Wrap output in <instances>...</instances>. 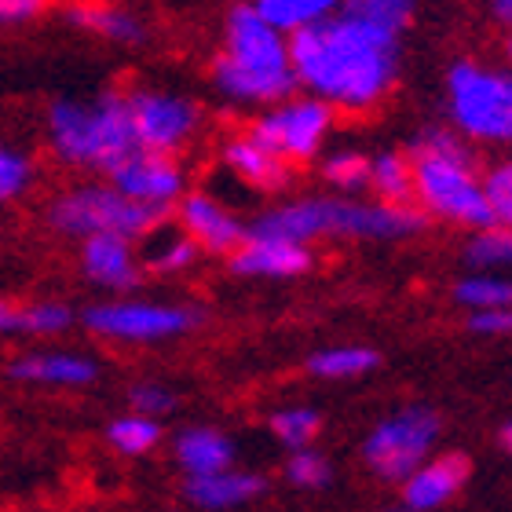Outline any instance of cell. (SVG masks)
<instances>
[{"instance_id":"obj_1","label":"cell","mask_w":512,"mask_h":512,"mask_svg":"<svg viewBox=\"0 0 512 512\" xmlns=\"http://www.w3.org/2000/svg\"><path fill=\"white\" fill-rule=\"evenodd\" d=\"M289 52L297 85L344 114L374 110L399 74V37L348 11L289 33Z\"/></svg>"},{"instance_id":"obj_2","label":"cell","mask_w":512,"mask_h":512,"mask_svg":"<svg viewBox=\"0 0 512 512\" xmlns=\"http://www.w3.org/2000/svg\"><path fill=\"white\" fill-rule=\"evenodd\" d=\"M216 96L231 107H275L297 92L289 33L278 30L253 0H238L224 19V48L213 59Z\"/></svg>"},{"instance_id":"obj_3","label":"cell","mask_w":512,"mask_h":512,"mask_svg":"<svg viewBox=\"0 0 512 512\" xmlns=\"http://www.w3.org/2000/svg\"><path fill=\"white\" fill-rule=\"evenodd\" d=\"M410 161H414V205H421L428 216L469 231L494 224L487 172H480L469 139L458 128L428 125L425 132H417Z\"/></svg>"},{"instance_id":"obj_4","label":"cell","mask_w":512,"mask_h":512,"mask_svg":"<svg viewBox=\"0 0 512 512\" xmlns=\"http://www.w3.org/2000/svg\"><path fill=\"white\" fill-rule=\"evenodd\" d=\"M421 205L395 202H359V198H297V202L271 205L256 216L249 231L260 235L293 238V242H315V238H374V242H395L410 238L425 227Z\"/></svg>"},{"instance_id":"obj_5","label":"cell","mask_w":512,"mask_h":512,"mask_svg":"<svg viewBox=\"0 0 512 512\" xmlns=\"http://www.w3.org/2000/svg\"><path fill=\"white\" fill-rule=\"evenodd\" d=\"M48 143H52V154L63 165L110 172L139 147L128 96L99 92L88 103L55 99L48 107Z\"/></svg>"},{"instance_id":"obj_6","label":"cell","mask_w":512,"mask_h":512,"mask_svg":"<svg viewBox=\"0 0 512 512\" xmlns=\"http://www.w3.org/2000/svg\"><path fill=\"white\" fill-rule=\"evenodd\" d=\"M450 125L472 143L512 147V70L461 59L447 70Z\"/></svg>"},{"instance_id":"obj_7","label":"cell","mask_w":512,"mask_h":512,"mask_svg":"<svg viewBox=\"0 0 512 512\" xmlns=\"http://www.w3.org/2000/svg\"><path fill=\"white\" fill-rule=\"evenodd\" d=\"M169 209H154L136 198H128L114 183H85L55 194L48 205V224L66 238H92V235H128L143 238L150 227L165 220Z\"/></svg>"},{"instance_id":"obj_8","label":"cell","mask_w":512,"mask_h":512,"mask_svg":"<svg viewBox=\"0 0 512 512\" xmlns=\"http://www.w3.org/2000/svg\"><path fill=\"white\" fill-rule=\"evenodd\" d=\"M439 428H443L439 414L428 406H406L399 414L384 417L363 443L366 465L384 483H403L410 472H417L428 461Z\"/></svg>"},{"instance_id":"obj_9","label":"cell","mask_w":512,"mask_h":512,"mask_svg":"<svg viewBox=\"0 0 512 512\" xmlns=\"http://www.w3.org/2000/svg\"><path fill=\"white\" fill-rule=\"evenodd\" d=\"M249 128L289 165H308L319 158L326 139H330L333 107L311 92L308 96H289L275 107H267Z\"/></svg>"},{"instance_id":"obj_10","label":"cell","mask_w":512,"mask_h":512,"mask_svg":"<svg viewBox=\"0 0 512 512\" xmlns=\"http://www.w3.org/2000/svg\"><path fill=\"white\" fill-rule=\"evenodd\" d=\"M85 326L96 337L125 344L172 341L198 326V311L180 304H150V300H107L85 311Z\"/></svg>"},{"instance_id":"obj_11","label":"cell","mask_w":512,"mask_h":512,"mask_svg":"<svg viewBox=\"0 0 512 512\" xmlns=\"http://www.w3.org/2000/svg\"><path fill=\"white\" fill-rule=\"evenodd\" d=\"M128 110L136 125V143L161 154H176L194 139L202 114L191 99L165 88H136L128 92Z\"/></svg>"},{"instance_id":"obj_12","label":"cell","mask_w":512,"mask_h":512,"mask_svg":"<svg viewBox=\"0 0 512 512\" xmlns=\"http://www.w3.org/2000/svg\"><path fill=\"white\" fill-rule=\"evenodd\" d=\"M107 180L118 191H125L128 198L154 205V209H172L187 194L183 191L187 180H183L176 154H161V150H147V147H136L125 161H118L107 172Z\"/></svg>"},{"instance_id":"obj_13","label":"cell","mask_w":512,"mask_h":512,"mask_svg":"<svg viewBox=\"0 0 512 512\" xmlns=\"http://www.w3.org/2000/svg\"><path fill=\"white\" fill-rule=\"evenodd\" d=\"M176 220L198 242L202 253L231 256L249 238V227L235 216V209L209 191H191L176 202Z\"/></svg>"},{"instance_id":"obj_14","label":"cell","mask_w":512,"mask_h":512,"mask_svg":"<svg viewBox=\"0 0 512 512\" xmlns=\"http://www.w3.org/2000/svg\"><path fill=\"white\" fill-rule=\"evenodd\" d=\"M81 271H85L88 282L125 293L139 282V271H147L143 256H139V238L110 235V231L81 238Z\"/></svg>"},{"instance_id":"obj_15","label":"cell","mask_w":512,"mask_h":512,"mask_svg":"<svg viewBox=\"0 0 512 512\" xmlns=\"http://www.w3.org/2000/svg\"><path fill=\"white\" fill-rule=\"evenodd\" d=\"M220 158H224V169L231 172L242 187H249V191L271 194V191H282V187L293 180V165H289L282 154H275V150L267 147L253 128L242 132V136L227 139L224 150H220Z\"/></svg>"},{"instance_id":"obj_16","label":"cell","mask_w":512,"mask_h":512,"mask_svg":"<svg viewBox=\"0 0 512 512\" xmlns=\"http://www.w3.org/2000/svg\"><path fill=\"white\" fill-rule=\"evenodd\" d=\"M231 271L242 278H297L311 271V249L308 242L249 231L246 242L231 253Z\"/></svg>"},{"instance_id":"obj_17","label":"cell","mask_w":512,"mask_h":512,"mask_svg":"<svg viewBox=\"0 0 512 512\" xmlns=\"http://www.w3.org/2000/svg\"><path fill=\"white\" fill-rule=\"evenodd\" d=\"M465 483H469V458L465 454H439L403 480V505L414 512L443 509L450 498H458Z\"/></svg>"},{"instance_id":"obj_18","label":"cell","mask_w":512,"mask_h":512,"mask_svg":"<svg viewBox=\"0 0 512 512\" xmlns=\"http://www.w3.org/2000/svg\"><path fill=\"white\" fill-rule=\"evenodd\" d=\"M8 377L19 384H48V388H81L99 377V366L77 352H30L8 363Z\"/></svg>"},{"instance_id":"obj_19","label":"cell","mask_w":512,"mask_h":512,"mask_svg":"<svg viewBox=\"0 0 512 512\" xmlns=\"http://www.w3.org/2000/svg\"><path fill=\"white\" fill-rule=\"evenodd\" d=\"M264 491H267V480L260 472H235V469H220V472H209V476H187V487H183L187 502L205 512L238 509V505L256 502Z\"/></svg>"},{"instance_id":"obj_20","label":"cell","mask_w":512,"mask_h":512,"mask_svg":"<svg viewBox=\"0 0 512 512\" xmlns=\"http://www.w3.org/2000/svg\"><path fill=\"white\" fill-rule=\"evenodd\" d=\"M198 242H194L187 231H183L180 220H158L147 235L139 238V256H143V267L154 271V275H180L198 260Z\"/></svg>"},{"instance_id":"obj_21","label":"cell","mask_w":512,"mask_h":512,"mask_svg":"<svg viewBox=\"0 0 512 512\" xmlns=\"http://www.w3.org/2000/svg\"><path fill=\"white\" fill-rule=\"evenodd\" d=\"M66 19L74 22L77 30L92 33V37H103L110 44H136L147 41V22L139 19L136 11L118 8V4H99V0H88V4H70L66 8Z\"/></svg>"},{"instance_id":"obj_22","label":"cell","mask_w":512,"mask_h":512,"mask_svg":"<svg viewBox=\"0 0 512 512\" xmlns=\"http://www.w3.org/2000/svg\"><path fill=\"white\" fill-rule=\"evenodd\" d=\"M74 326V311L59 300H33V304H4L0 330L15 337H59Z\"/></svg>"},{"instance_id":"obj_23","label":"cell","mask_w":512,"mask_h":512,"mask_svg":"<svg viewBox=\"0 0 512 512\" xmlns=\"http://www.w3.org/2000/svg\"><path fill=\"white\" fill-rule=\"evenodd\" d=\"M176 461L187 476H209V472L231 469L235 443L216 428H187L176 439Z\"/></svg>"},{"instance_id":"obj_24","label":"cell","mask_w":512,"mask_h":512,"mask_svg":"<svg viewBox=\"0 0 512 512\" xmlns=\"http://www.w3.org/2000/svg\"><path fill=\"white\" fill-rule=\"evenodd\" d=\"M370 194L395 205L414 202V161H410V154H399V150L377 154L370 165Z\"/></svg>"},{"instance_id":"obj_25","label":"cell","mask_w":512,"mask_h":512,"mask_svg":"<svg viewBox=\"0 0 512 512\" xmlns=\"http://www.w3.org/2000/svg\"><path fill=\"white\" fill-rule=\"evenodd\" d=\"M454 300L465 311H502L512 308V275L502 271H472L454 286Z\"/></svg>"},{"instance_id":"obj_26","label":"cell","mask_w":512,"mask_h":512,"mask_svg":"<svg viewBox=\"0 0 512 512\" xmlns=\"http://www.w3.org/2000/svg\"><path fill=\"white\" fill-rule=\"evenodd\" d=\"M465 260L472 271H509L512 275V227L487 224L476 227L465 246Z\"/></svg>"},{"instance_id":"obj_27","label":"cell","mask_w":512,"mask_h":512,"mask_svg":"<svg viewBox=\"0 0 512 512\" xmlns=\"http://www.w3.org/2000/svg\"><path fill=\"white\" fill-rule=\"evenodd\" d=\"M381 363L374 348H359V344H341V348H326L308 359V370L326 381H352V377L370 374Z\"/></svg>"},{"instance_id":"obj_28","label":"cell","mask_w":512,"mask_h":512,"mask_svg":"<svg viewBox=\"0 0 512 512\" xmlns=\"http://www.w3.org/2000/svg\"><path fill=\"white\" fill-rule=\"evenodd\" d=\"M253 4L286 33L315 26V22L330 19L344 8V0H253Z\"/></svg>"},{"instance_id":"obj_29","label":"cell","mask_w":512,"mask_h":512,"mask_svg":"<svg viewBox=\"0 0 512 512\" xmlns=\"http://www.w3.org/2000/svg\"><path fill=\"white\" fill-rule=\"evenodd\" d=\"M370 165H374V158H366L363 150L337 147L322 158V180L333 183L341 194L370 191Z\"/></svg>"},{"instance_id":"obj_30","label":"cell","mask_w":512,"mask_h":512,"mask_svg":"<svg viewBox=\"0 0 512 512\" xmlns=\"http://www.w3.org/2000/svg\"><path fill=\"white\" fill-rule=\"evenodd\" d=\"M107 439L118 454H125V458H139V454H147V450L158 447V439H161L158 417L139 414V410L136 414L118 417V421L107 428Z\"/></svg>"},{"instance_id":"obj_31","label":"cell","mask_w":512,"mask_h":512,"mask_svg":"<svg viewBox=\"0 0 512 512\" xmlns=\"http://www.w3.org/2000/svg\"><path fill=\"white\" fill-rule=\"evenodd\" d=\"M414 8L417 0H344V8L348 15H355V19L370 22V26H377V30H388V33H399L410 26V19H414Z\"/></svg>"},{"instance_id":"obj_32","label":"cell","mask_w":512,"mask_h":512,"mask_svg":"<svg viewBox=\"0 0 512 512\" xmlns=\"http://www.w3.org/2000/svg\"><path fill=\"white\" fill-rule=\"evenodd\" d=\"M271 432H275V439L282 447L304 450V447H311V439L319 432V414L308 410V406L278 410V414H271Z\"/></svg>"},{"instance_id":"obj_33","label":"cell","mask_w":512,"mask_h":512,"mask_svg":"<svg viewBox=\"0 0 512 512\" xmlns=\"http://www.w3.org/2000/svg\"><path fill=\"white\" fill-rule=\"evenodd\" d=\"M33 183V161L30 154H22L19 147H4L0 150V198L11 202V198H22Z\"/></svg>"},{"instance_id":"obj_34","label":"cell","mask_w":512,"mask_h":512,"mask_svg":"<svg viewBox=\"0 0 512 512\" xmlns=\"http://www.w3.org/2000/svg\"><path fill=\"white\" fill-rule=\"evenodd\" d=\"M286 480L297 487V491H319L330 483V465L322 454H315L311 447L293 450V458L286 461Z\"/></svg>"},{"instance_id":"obj_35","label":"cell","mask_w":512,"mask_h":512,"mask_svg":"<svg viewBox=\"0 0 512 512\" xmlns=\"http://www.w3.org/2000/svg\"><path fill=\"white\" fill-rule=\"evenodd\" d=\"M487 194H491L494 224L512 227V158H502L487 169Z\"/></svg>"},{"instance_id":"obj_36","label":"cell","mask_w":512,"mask_h":512,"mask_svg":"<svg viewBox=\"0 0 512 512\" xmlns=\"http://www.w3.org/2000/svg\"><path fill=\"white\" fill-rule=\"evenodd\" d=\"M128 403L136 406L139 414L158 417V414H169L176 399H172V392L165 384H136V388L128 392Z\"/></svg>"},{"instance_id":"obj_37","label":"cell","mask_w":512,"mask_h":512,"mask_svg":"<svg viewBox=\"0 0 512 512\" xmlns=\"http://www.w3.org/2000/svg\"><path fill=\"white\" fill-rule=\"evenodd\" d=\"M48 0H0V22L4 26H26V22L41 19Z\"/></svg>"},{"instance_id":"obj_38","label":"cell","mask_w":512,"mask_h":512,"mask_svg":"<svg viewBox=\"0 0 512 512\" xmlns=\"http://www.w3.org/2000/svg\"><path fill=\"white\" fill-rule=\"evenodd\" d=\"M469 330L472 333H483V337H505V333H512V308L472 311V315H469Z\"/></svg>"},{"instance_id":"obj_39","label":"cell","mask_w":512,"mask_h":512,"mask_svg":"<svg viewBox=\"0 0 512 512\" xmlns=\"http://www.w3.org/2000/svg\"><path fill=\"white\" fill-rule=\"evenodd\" d=\"M491 15L502 30H512V0H491Z\"/></svg>"},{"instance_id":"obj_40","label":"cell","mask_w":512,"mask_h":512,"mask_svg":"<svg viewBox=\"0 0 512 512\" xmlns=\"http://www.w3.org/2000/svg\"><path fill=\"white\" fill-rule=\"evenodd\" d=\"M502 52H505V59L512 63V30H505V41H502Z\"/></svg>"},{"instance_id":"obj_41","label":"cell","mask_w":512,"mask_h":512,"mask_svg":"<svg viewBox=\"0 0 512 512\" xmlns=\"http://www.w3.org/2000/svg\"><path fill=\"white\" fill-rule=\"evenodd\" d=\"M505 443H509V447H512V425H509V432H505Z\"/></svg>"},{"instance_id":"obj_42","label":"cell","mask_w":512,"mask_h":512,"mask_svg":"<svg viewBox=\"0 0 512 512\" xmlns=\"http://www.w3.org/2000/svg\"><path fill=\"white\" fill-rule=\"evenodd\" d=\"M392 512H414V509H406V505H403V509H392Z\"/></svg>"}]
</instances>
